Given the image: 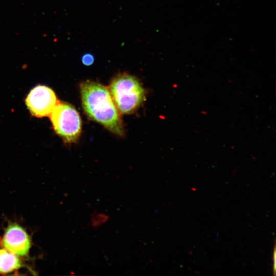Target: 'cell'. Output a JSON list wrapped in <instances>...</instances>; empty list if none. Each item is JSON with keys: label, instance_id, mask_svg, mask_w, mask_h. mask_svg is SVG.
I'll list each match as a JSON object with an SVG mask.
<instances>
[{"label": "cell", "instance_id": "1", "mask_svg": "<svg viewBox=\"0 0 276 276\" xmlns=\"http://www.w3.org/2000/svg\"><path fill=\"white\" fill-rule=\"evenodd\" d=\"M83 108L93 120L119 135L124 134L123 122L111 94L104 85L86 81L80 85Z\"/></svg>", "mask_w": 276, "mask_h": 276}, {"label": "cell", "instance_id": "2", "mask_svg": "<svg viewBox=\"0 0 276 276\" xmlns=\"http://www.w3.org/2000/svg\"><path fill=\"white\" fill-rule=\"evenodd\" d=\"M109 90L118 109L124 114L134 112L145 98V91L140 81L126 73L116 76Z\"/></svg>", "mask_w": 276, "mask_h": 276}, {"label": "cell", "instance_id": "3", "mask_svg": "<svg viewBox=\"0 0 276 276\" xmlns=\"http://www.w3.org/2000/svg\"><path fill=\"white\" fill-rule=\"evenodd\" d=\"M50 117L54 130L64 142L71 144L78 140L82 130V121L73 105L59 102Z\"/></svg>", "mask_w": 276, "mask_h": 276}, {"label": "cell", "instance_id": "4", "mask_svg": "<svg viewBox=\"0 0 276 276\" xmlns=\"http://www.w3.org/2000/svg\"><path fill=\"white\" fill-rule=\"evenodd\" d=\"M25 102L33 116L42 118L50 116L59 101L53 89L45 85H38L31 90Z\"/></svg>", "mask_w": 276, "mask_h": 276}, {"label": "cell", "instance_id": "5", "mask_svg": "<svg viewBox=\"0 0 276 276\" xmlns=\"http://www.w3.org/2000/svg\"><path fill=\"white\" fill-rule=\"evenodd\" d=\"M3 248L19 256L28 255L31 240L26 231L16 223L9 224L2 238Z\"/></svg>", "mask_w": 276, "mask_h": 276}, {"label": "cell", "instance_id": "6", "mask_svg": "<svg viewBox=\"0 0 276 276\" xmlns=\"http://www.w3.org/2000/svg\"><path fill=\"white\" fill-rule=\"evenodd\" d=\"M22 266L18 256L4 248H0V274L10 273Z\"/></svg>", "mask_w": 276, "mask_h": 276}, {"label": "cell", "instance_id": "7", "mask_svg": "<svg viewBox=\"0 0 276 276\" xmlns=\"http://www.w3.org/2000/svg\"><path fill=\"white\" fill-rule=\"evenodd\" d=\"M109 220L107 214L102 212H95L93 213L90 218L89 224L95 229L100 227Z\"/></svg>", "mask_w": 276, "mask_h": 276}, {"label": "cell", "instance_id": "8", "mask_svg": "<svg viewBox=\"0 0 276 276\" xmlns=\"http://www.w3.org/2000/svg\"><path fill=\"white\" fill-rule=\"evenodd\" d=\"M94 58L92 55L87 54L82 58V62L85 65H90L94 62Z\"/></svg>", "mask_w": 276, "mask_h": 276}]
</instances>
